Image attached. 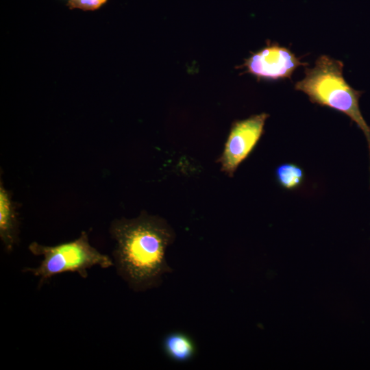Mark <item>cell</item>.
<instances>
[{"label":"cell","mask_w":370,"mask_h":370,"mask_svg":"<svg viewBox=\"0 0 370 370\" xmlns=\"http://www.w3.org/2000/svg\"><path fill=\"white\" fill-rule=\"evenodd\" d=\"M110 232L115 241L114 267L133 291L158 287L163 276L173 271L165 253L175 234L163 219L142 213L134 219L114 221Z\"/></svg>","instance_id":"1"},{"label":"cell","mask_w":370,"mask_h":370,"mask_svg":"<svg viewBox=\"0 0 370 370\" xmlns=\"http://www.w3.org/2000/svg\"><path fill=\"white\" fill-rule=\"evenodd\" d=\"M343 63L326 55L319 56L312 68L305 69V77L295 84L312 103L347 115L364 133L370 160V127L359 107L362 91L353 88L343 75Z\"/></svg>","instance_id":"2"},{"label":"cell","mask_w":370,"mask_h":370,"mask_svg":"<svg viewBox=\"0 0 370 370\" xmlns=\"http://www.w3.org/2000/svg\"><path fill=\"white\" fill-rule=\"evenodd\" d=\"M28 249L34 256H42L38 266L25 267L22 270L23 273L38 278V289L48 283L53 277L61 273H77L86 279L88 275V270L92 267L98 266L102 269L114 267L112 258L90 245L85 231L72 241L53 246L32 242Z\"/></svg>","instance_id":"3"},{"label":"cell","mask_w":370,"mask_h":370,"mask_svg":"<svg viewBox=\"0 0 370 370\" xmlns=\"http://www.w3.org/2000/svg\"><path fill=\"white\" fill-rule=\"evenodd\" d=\"M267 113L254 114L233 123L218 162L221 171L232 177L238 166L251 154L264 133Z\"/></svg>","instance_id":"4"},{"label":"cell","mask_w":370,"mask_h":370,"mask_svg":"<svg viewBox=\"0 0 370 370\" xmlns=\"http://www.w3.org/2000/svg\"><path fill=\"white\" fill-rule=\"evenodd\" d=\"M307 65L289 49L268 41L264 47L251 53L240 67L258 80L274 82L291 79L297 68Z\"/></svg>","instance_id":"5"},{"label":"cell","mask_w":370,"mask_h":370,"mask_svg":"<svg viewBox=\"0 0 370 370\" xmlns=\"http://www.w3.org/2000/svg\"><path fill=\"white\" fill-rule=\"evenodd\" d=\"M19 224L16 208L8 190L0 185V238L10 253L18 242Z\"/></svg>","instance_id":"6"},{"label":"cell","mask_w":370,"mask_h":370,"mask_svg":"<svg viewBox=\"0 0 370 370\" xmlns=\"http://www.w3.org/2000/svg\"><path fill=\"white\" fill-rule=\"evenodd\" d=\"M162 349L171 360L185 362L192 360L197 352L193 339L182 332L167 334L162 341Z\"/></svg>","instance_id":"7"},{"label":"cell","mask_w":370,"mask_h":370,"mask_svg":"<svg viewBox=\"0 0 370 370\" xmlns=\"http://www.w3.org/2000/svg\"><path fill=\"white\" fill-rule=\"evenodd\" d=\"M275 177L278 184L283 189L294 190L303 184L305 173L298 164L286 162L275 169Z\"/></svg>","instance_id":"8"},{"label":"cell","mask_w":370,"mask_h":370,"mask_svg":"<svg viewBox=\"0 0 370 370\" xmlns=\"http://www.w3.org/2000/svg\"><path fill=\"white\" fill-rule=\"evenodd\" d=\"M108 0H69L70 9L78 8L83 10H95L100 8Z\"/></svg>","instance_id":"9"}]
</instances>
